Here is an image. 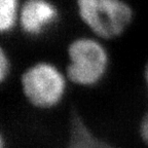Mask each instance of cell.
I'll return each instance as SVG.
<instances>
[{
  "instance_id": "1",
  "label": "cell",
  "mask_w": 148,
  "mask_h": 148,
  "mask_svg": "<svg viewBox=\"0 0 148 148\" xmlns=\"http://www.w3.org/2000/svg\"><path fill=\"white\" fill-rule=\"evenodd\" d=\"M65 73L71 84L95 88L104 80L110 67V55L104 41L92 35L75 37L67 45Z\"/></svg>"
},
{
  "instance_id": "7",
  "label": "cell",
  "mask_w": 148,
  "mask_h": 148,
  "mask_svg": "<svg viewBox=\"0 0 148 148\" xmlns=\"http://www.w3.org/2000/svg\"><path fill=\"white\" fill-rule=\"evenodd\" d=\"M12 60L8 55V51L1 46L0 47V81L4 83L8 79L12 73Z\"/></svg>"
},
{
  "instance_id": "6",
  "label": "cell",
  "mask_w": 148,
  "mask_h": 148,
  "mask_svg": "<svg viewBox=\"0 0 148 148\" xmlns=\"http://www.w3.org/2000/svg\"><path fill=\"white\" fill-rule=\"evenodd\" d=\"M21 0H0V32L10 34L18 27L21 12Z\"/></svg>"
},
{
  "instance_id": "2",
  "label": "cell",
  "mask_w": 148,
  "mask_h": 148,
  "mask_svg": "<svg viewBox=\"0 0 148 148\" xmlns=\"http://www.w3.org/2000/svg\"><path fill=\"white\" fill-rule=\"evenodd\" d=\"M75 6L81 23L102 41L121 37L135 18L127 0H75Z\"/></svg>"
},
{
  "instance_id": "9",
  "label": "cell",
  "mask_w": 148,
  "mask_h": 148,
  "mask_svg": "<svg viewBox=\"0 0 148 148\" xmlns=\"http://www.w3.org/2000/svg\"><path fill=\"white\" fill-rule=\"evenodd\" d=\"M143 77H144V81H145L146 88H147V92H148V61H147V63L145 64V66H144Z\"/></svg>"
},
{
  "instance_id": "4",
  "label": "cell",
  "mask_w": 148,
  "mask_h": 148,
  "mask_svg": "<svg viewBox=\"0 0 148 148\" xmlns=\"http://www.w3.org/2000/svg\"><path fill=\"white\" fill-rule=\"evenodd\" d=\"M59 18V8L51 0H25L18 27L26 36L36 38L53 27Z\"/></svg>"
},
{
  "instance_id": "5",
  "label": "cell",
  "mask_w": 148,
  "mask_h": 148,
  "mask_svg": "<svg viewBox=\"0 0 148 148\" xmlns=\"http://www.w3.org/2000/svg\"><path fill=\"white\" fill-rule=\"evenodd\" d=\"M67 148H115L98 138L80 114L73 111L70 117Z\"/></svg>"
},
{
  "instance_id": "8",
  "label": "cell",
  "mask_w": 148,
  "mask_h": 148,
  "mask_svg": "<svg viewBox=\"0 0 148 148\" xmlns=\"http://www.w3.org/2000/svg\"><path fill=\"white\" fill-rule=\"evenodd\" d=\"M140 136L142 140L148 145V113L142 118L140 123Z\"/></svg>"
},
{
  "instance_id": "3",
  "label": "cell",
  "mask_w": 148,
  "mask_h": 148,
  "mask_svg": "<svg viewBox=\"0 0 148 148\" xmlns=\"http://www.w3.org/2000/svg\"><path fill=\"white\" fill-rule=\"evenodd\" d=\"M69 84L65 71L45 60L29 65L20 77L24 98L31 106L38 109H51L60 105Z\"/></svg>"
}]
</instances>
